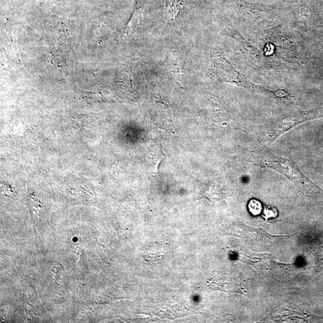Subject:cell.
<instances>
[{"label": "cell", "instance_id": "cell-1", "mask_svg": "<svg viewBox=\"0 0 323 323\" xmlns=\"http://www.w3.org/2000/svg\"><path fill=\"white\" fill-rule=\"evenodd\" d=\"M253 161L259 166L269 168L280 172L305 196L323 194V190L310 180L291 158L263 151L254 154Z\"/></svg>", "mask_w": 323, "mask_h": 323}, {"label": "cell", "instance_id": "cell-2", "mask_svg": "<svg viewBox=\"0 0 323 323\" xmlns=\"http://www.w3.org/2000/svg\"><path fill=\"white\" fill-rule=\"evenodd\" d=\"M323 118V110L296 112L284 117L269 127L261 136L259 143L266 146L273 142L285 132L304 122Z\"/></svg>", "mask_w": 323, "mask_h": 323}, {"label": "cell", "instance_id": "cell-3", "mask_svg": "<svg viewBox=\"0 0 323 323\" xmlns=\"http://www.w3.org/2000/svg\"><path fill=\"white\" fill-rule=\"evenodd\" d=\"M215 74L220 80L231 83H235V85L249 89L255 92L262 94L269 97L276 98H291L292 97L291 94L284 90L269 91L266 90V88L251 83L250 81L246 80L244 76L241 75V74L236 71L226 60L223 61L217 65L215 70Z\"/></svg>", "mask_w": 323, "mask_h": 323}, {"label": "cell", "instance_id": "cell-4", "mask_svg": "<svg viewBox=\"0 0 323 323\" xmlns=\"http://www.w3.org/2000/svg\"><path fill=\"white\" fill-rule=\"evenodd\" d=\"M184 0H169V13L172 19L182 10Z\"/></svg>", "mask_w": 323, "mask_h": 323}, {"label": "cell", "instance_id": "cell-5", "mask_svg": "<svg viewBox=\"0 0 323 323\" xmlns=\"http://www.w3.org/2000/svg\"><path fill=\"white\" fill-rule=\"evenodd\" d=\"M249 212L253 215H260L261 212V204L259 200L255 199L251 200L248 205Z\"/></svg>", "mask_w": 323, "mask_h": 323}, {"label": "cell", "instance_id": "cell-6", "mask_svg": "<svg viewBox=\"0 0 323 323\" xmlns=\"http://www.w3.org/2000/svg\"><path fill=\"white\" fill-rule=\"evenodd\" d=\"M171 69L173 76H181L182 75V66L179 59L176 56H172L171 58Z\"/></svg>", "mask_w": 323, "mask_h": 323}, {"label": "cell", "instance_id": "cell-7", "mask_svg": "<svg viewBox=\"0 0 323 323\" xmlns=\"http://www.w3.org/2000/svg\"><path fill=\"white\" fill-rule=\"evenodd\" d=\"M277 216H278V212L274 207L266 208L264 211L263 217L266 220L270 218H276Z\"/></svg>", "mask_w": 323, "mask_h": 323}]
</instances>
